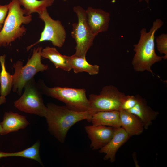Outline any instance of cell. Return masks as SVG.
I'll list each match as a JSON object with an SVG mask.
<instances>
[{"label": "cell", "mask_w": 167, "mask_h": 167, "mask_svg": "<svg viewBox=\"0 0 167 167\" xmlns=\"http://www.w3.org/2000/svg\"><path fill=\"white\" fill-rule=\"evenodd\" d=\"M45 118L50 133L60 142L65 141L70 129L77 122L84 120L90 122L92 113L89 110L79 111L67 107L49 103L47 106Z\"/></svg>", "instance_id": "1"}, {"label": "cell", "mask_w": 167, "mask_h": 167, "mask_svg": "<svg viewBox=\"0 0 167 167\" xmlns=\"http://www.w3.org/2000/svg\"><path fill=\"white\" fill-rule=\"evenodd\" d=\"M163 24V22L157 19L153 23L148 32L143 28L140 32V36L138 43L134 45L135 54L132 64L134 69L138 72L147 71L153 75L151 70L152 66L161 61L162 56L157 55L155 50V33Z\"/></svg>", "instance_id": "2"}, {"label": "cell", "mask_w": 167, "mask_h": 167, "mask_svg": "<svg viewBox=\"0 0 167 167\" xmlns=\"http://www.w3.org/2000/svg\"><path fill=\"white\" fill-rule=\"evenodd\" d=\"M8 12L4 25L0 31V47L6 46L25 33L26 29L22 24H29L32 15L24 16V9H22L19 0H12L8 4Z\"/></svg>", "instance_id": "3"}, {"label": "cell", "mask_w": 167, "mask_h": 167, "mask_svg": "<svg viewBox=\"0 0 167 167\" xmlns=\"http://www.w3.org/2000/svg\"><path fill=\"white\" fill-rule=\"evenodd\" d=\"M41 47L34 48L32 55L23 66L21 61H18L13 64L15 72L13 76L12 90L20 94L25 84L33 79L38 72L43 71L48 68L47 65L41 62Z\"/></svg>", "instance_id": "4"}, {"label": "cell", "mask_w": 167, "mask_h": 167, "mask_svg": "<svg viewBox=\"0 0 167 167\" xmlns=\"http://www.w3.org/2000/svg\"><path fill=\"white\" fill-rule=\"evenodd\" d=\"M126 96L114 86H104L99 95H89V110L92 114L100 111H119Z\"/></svg>", "instance_id": "5"}, {"label": "cell", "mask_w": 167, "mask_h": 167, "mask_svg": "<svg viewBox=\"0 0 167 167\" xmlns=\"http://www.w3.org/2000/svg\"><path fill=\"white\" fill-rule=\"evenodd\" d=\"M74 11L78 17V22L72 24V37L76 45L74 54L76 56L86 57L87 53L93 44L96 37L91 31L86 20V10L79 6L73 8Z\"/></svg>", "instance_id": "6"}, {"label": "cell", "mask_w": 167, "mask_h": 167, "mask_svg": "<svg viewBox=\"0 0 167 167\" xmlns=\"http://www.w3.org/2000/svg\"><path fill=\"white\" fill-rule=\"evenodd\" d=\"M45 88L47 94L64 102L71 109L79 111L89 110V100L84 89L59 87Z\"/></svg>", "instance_id": "7"}, {"label": "cell", "mask_w": 167, "mask_h": 167, "mask_svg": "<svg viewBox=\"0 0 167 167\" xmlns=\"http://www.w3.org/2000/svg\"><path fill=\"white\" fill-rule=\"evenodd\" d=\"M24 88L23 93L14 102V106L21 111L45 117L47 106L44 103L33 79L28 82Z\"/></svg>", "instance_id": "8"}, {"label": "cell", "mask_w": 167, "mask_h": 167, "mask_svg": "<svg viewBox=\"0 0 167 167\" xmlns=\"http://www.w3.org/2000/svg\"><path fill=\"white\" fill-rule=\"evenodd\" d=\"M39 18L45 23L44 29L41 33L39 40L27 47L29 50L36 45L45 41H50L55 46L61 47L63 45L66 37V32L61 22L53 19L47 9L39 14Z\"/></svg>", "instance_id": "9"}, {"label": "cell", "mask_w": 167, "mask_h": 167, "mask_svg": "<svg viewBox=\"0 0 167 167\" xmlns=\"http://www.w3.org/2000/svg\"><path fill=\"white\" fill-rule=\"evenodd\" d=\"M115 128L92 124L86 126L85 129L91 141V147L93 150H97L105 146L112 138Z\"/></svg>", "instance_id": "10"}, {"label": "cell", "mask_w": 167, "mask_h": 167, "mask_svg": "<svg viewBox=\"0 0 167 167\" xmlns=\"http://www.w3.org/2000/svg\"><path fill=\"white\" fill-rule=\"evenodd\" d=\"M86 20L92 33L96 36L108 30L110 20L109 13L102 9L88 7L86 10Z\"/></svg>", "instance_id": "11"}, {"label": "cell", "mask_w": 167, "mask_h": 167, "mask_svg": "<svg viewBox=\"0 0 167 167\" xmlns=\"http://www.w3.org/2000/svg\"><path fill=\"white\" fill-rule=\"evenodd\" d=\"M130 137L121 127L116 128L113 135L109 142L99 149L101 153H104V159L109 160L111 162H114L116 155L119 149L129 139Z\"/></svg>", "instance_id": "12"}, {"label": "cell", "mask_w": 167, "mask_h": 167, "mask_svg": "<svg viewBox=\"0 0 167 167\" xmlns=\"http://www.w3.org/2000/svg\"><path fill=\"white\" fill-rule=\"evenodd\" d=\"M1 124L2 130L0 134L4 135L24 129L29 123L25 116L9 111L4 113Z\"/></svg>", "instance_id": "13"}, {"label": "cell", "mask_w": 167, "mask_h": 167, "mask_svg": "<svg viewBox=\"0 0 167 167\" xmlns=\"http://www.w3.org/2000/svg\"><path fill=\"white\" fill-rule=\"evenodd\" d=\"M120 118L122 127L131 136L141 134L145 129L141 120L136 115L128 111L121 109Z\"/></svg>", "instance_id": "14"}, {"label": "cell", "mask_w": 167, "mask_h": 167, "mask_svg": "<svg viewBox=\"0 0 167 167\" xmlns=\"http://www.w3.org/2000/svg\"><path fill=\"white\" fill-rule=\"evenodd\" d=\"M128 111L137 116L142 121L145 129H147L159 114L158 111L152 109L148 106L145 100L139 96L136 105Z\"/></svg>", "instance_id": "15"}, {"label": "cell", "mask_w": 167, "mask_h": 167, "mask_svg": "<svg viewBox=\"0 0 167 167\" xmlns=\"http://www.w3.org/2000/svg\"><path fill=\"white\" fill-rule=\"evenodd\" d=\"M41 55L42 57L49 59L57 68L67 71L72 69L70 56L62 55L54 47H45L42 49Z\"/></svg>", "instance_id": "16"}, {"label": "cell", "mask_w": 167, "mask_h": 167, "mask_svg": "<svg viewBox=\"0 0 167 167\" xmlns=\"http://www.w3.org/2000/svg\"><path fill=\"white\" fill-rule=\"evenodd\" d=\"M90 122L92 125L96 126H105L115 128L121 126L118 110L96 112L92 115Z\"/></svg>", "instance_id": "17"}, {"label": "cell", "mask_w": 167, "mask_h": 167, "mask_svg": "<svg viewBox=\"0 0 167 167\" xmlns=\"http://www.w3.org/2000/svg\"><path fill=\"white\" fill-rule=\"evenodd\" d=\"M70 58L72 69L75 73L85 72L90 75L98 73L99 66L90 64L87 61L86 57L78 56L74 54L70 56Z\"/></svg>", "instance_id": "18"}, {"label": "cell", "mask_w": 167, "mask_h": 167, "mask_svg": "<svg viewBox=\"0 0 167 167\" xmlns=\"http://www.w3.org/2000/svg\"><path fill=\"white\" fill-rule=\"evenodd\" d=\"M54 0H19L20 5L24 7L25 15L33 13H41L47 8L51 6Z\"/></svg>", "instance_id": "19"}, {"label": "cell", "mask_w": 167, "mask_h": 167, "mask_svg": "<svg viewBox=\"0 0 167 167\" xmlns=\"http://www.w3.org/2000/svg\"><path fill=\"white\" fill-rule=\"evenodd\" d=\"M5 55L0 56L1 71L0 73V94L6 97L10 93L13 83V76L6 71L5 66Z\"/></svg>", "instance_id": "20"}, {"label": "cell", "mask_w": 167, "mask_h": 167, "mask_svg": "<svg viewBox=\"0 0 167 167\" xmlns=\"http://www.w3.org/2000/svg\"><path fill=\"white\" fill-rule=\"evenodd\" d=\"M40 145L37 141L30 147L20 151L7 153L2 152L3 158L9 157H20L34 160L43 165L40 155Z\"/></svg>", "instance_id": "21"}, {"label": "cell", "mask_w": 167, "mask_h": 167, "mask_svg": "<svg viewBox=\"0 0 167 167\" xmlns=\"http://www.w3.org/2000/svg\"><path fill=\"white\" fill-rule=\"evenodd\" d=\"M156 42L158 50L161 54H164L162 56L164 60L167 59V34L162 33L157 36Z\"/></svg>", "instance_id": "22"}, {"label": "cell", "mask_w": 167, "mask_h": 167, "mask_svg": "<svg viewBox=\"0 0 167 167\" xmlns=\"http://www.w3.org/2000/svg\"><path fill=\"white\" fill-rule=\"evenodd\" d=\"M139 95H126L124 101L121 109L128 111L133 108L137 103Z\"/></svg>", "instance_id": "23"}, {"label": "cell", "mask_w": 167, "mask_h": 167, "mask_svg": "<svg viewBox=\"0 0 167 167\" xmlns=\"http://www.w3.org/2000/svg\"><path fill=\"white\" fill-rule=\"evenodd\" d=\"M8 8V4L5 5H0V24L4 23Z\"/></svg>", "instance_id": "24"}, {"label": "cell", "mask_w": 167, "mask_h": 167, "mask_svg": "<svg viewBox=\"0 0 167 167\" xmlns=\"http://www.w3.org/2000/svg\"><path fill=\"white\" fill-rule=\"evenodd\" d=\"M6 101L5 97L1 96H0V105L5 103Z\"/></svg>", "instance_id": "25"}, {"label": "cell", "mask_w": 167, "mask_h": 167, "mask_svg": "<svg viewBox=\"0 0 167 167\" xmlns=\"http://www.w3.org/2000/svg\"><path fill=\"white\" fill-rule=\"evenodd\" d=\"M143 0H144L147 3L148 6V4L149 3V1L150 0H139V2H141Z\"/></svg>", "instance_id": "26"}, {"label": "cell", "mask_w": 167, "mask_h": 167, "mask_svg": "<svg viewBox=\"0 0 167 167\" xmlns=\"http://www.w3.org/2000/svg\"><path fill=\"white\" fill-rule=\"evenodd\" d=\"M2 24H0V31H1V30L2 28Z\"/></svg>", "instance_id": "27"}, {"label": "cell", "mask_w": 167, "mask_h": 167, "mask_svg": "<svg viewBox=\"0 0 167 167\" xmlns=\"http://www.w3.org/2000/svg\"><path fill=\"white\" fill-rule=\"evenodd\" d=\"M2 127H1V122H0V134L1 133L2 131Z\"/></svg>", "instance_id": "28"}]
</instances>
